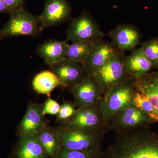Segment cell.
<instances>
[{"label":"cell","instance_id":"cell-1","mask_svg":"<svg viewBox=\"0 0 158 158\" xmlns=\"http://www.w3.org/2000/svg\"><path fill=\"white\" fill-rule=\"evenodd\" d=\"M150 125L115 131L114 141L98 158H158V134Z\"/></svg>","mask_w":158,"mask_h":158},{"label":"cell","instance_id":"cell-2","mask_svg":"<svg viewBox=\"0 0 158 158\" xmlns=\"http://www.w3.org/2000/svg\"><path fill=\"white\" fill-rule=\"evenodd\" d=\"M62 147L82 151H101L106 129H63L56 127Z\"/></svg>","mask_w":158,"mask_h":158},{"label":"cell","instance_id":"cell-3","mask_svg":"<svg viewBox=\"0 0 158 158\" xmlns=\"http://www.w3.org/2000/svg\"><path fill=\"white\" fill-rule=\"evenodd\" d=\"M136 91L134 80L131 77L107 91L101 101L102 113L105 120H110L116 113L132 106Z\"/></svg>","mask_w":158,"mask_h":158},{"label":"cell","instance_id":"cell-4","mask_svg":"<svg viewBox=\"0 0 158 158\" xmlns=\"http://www.w3.org/2000/svg\"><path fill=\"white\" fill-rule=\"evenodd\" d=\"M42 30L38 17L23 9L9 13V20L2 29V32L4 38L20 36L35 37Z\"/></svg>","mask_w":158,"mask_h":158},{"label":"cell","instance_id":"cell-5","mask_svg":"<svg viewBox=\"0 0 158 158\" xmlns=\"http://www.w3.org/2000/svg\"><path fill=\"white\" fill-rule=\"evenodd\" d=\"M66 41L95 43L103 40L105 34L88 12L84 11L72 20L66 32Z\"/></svg>","mask_w":158,"mask_h":158},{"label":"cell","instance_id":"cell-6","mask_svg":"<svg viewBox=\"0 0 158 158\" xmlns=\"http://www.w3.org/2000/svg\"><path fill=\"white\" fill-rule=\"evenodd\" d=\"M63 129H109V120H105L101 102L90 106L79 109L72 117L61 123Z\"/></svg>","mask_w":158,"mask_h":158},{"label":"cell","instance_id":"cell-7","mask_svg":"<svg viewBox=\"0 0 158 158\" xmlns=\"http://www.w3.org/2000/svg\"><path fill=\"white\" fill-rule=\"evenodd\" d=\"M125 58L124 52H120L92 75L101 86L104 94L116 84L130 77L125 68Z\"/></svg>","mask_w":158,"mask_h":158},{"label":"cell","instance_id":"cell-8","mask_svg":"<svg viewBox=\"0 0 158 158\" xmlns=\"http://www.w3.org/2000/svg\"><path fill=\"white\" fill-rule=\"evenodd\" d=\"M67 90L73 96L74 104L77 110L98 103L104 95L101 86L88 73L78 84Z\"/></svg>","mask_w":158,"mask_h":158},{"label":"cell","instance_id":"cell-9","mask_svg":"<svg viewBox=\"0 0 158 158\" xmlns=\"http://www.w3.org/2000/svg\"><path fill=\"white\" fill-rule=\"evenodd\" d=\"M51 71L58 77L59 86L67 89L78 84L88 73L83 62L66 58L50 65Z\"/></svg>","mask_w":158,"mask_h":158},{"label":"cell","instance_id":"cell-10","mask_svg":"<svg viewBox=\"0 0 158 158\" xmlns=\"http://www.w3.org/2000/svg\"><path fill=\"white\" fill-rule=\"evenodd\" d=\"M153 123L143 111L134 104L119 111L109 120V129H131Z\"/></svg>","mask_w":158,"mask_h":158},{"label":"cell","instance_id":"cell-11","mask_svg":"<svg viewBox=\"0 0 158 158\" xmlns=\"http://www.w3.org/2000/svg\"><path fill=\"white\" fill-rule=\"evenodd\" d=\"M48 123L43 113V105L30 102L19 126L18 135L19 138L29 136L35 137Z\"/></svg>","mask_w":158,"mask_h":158},{"label":"cell","instance_id":"cell-12","mask_svg":"<svg viewBox=\"0 0 158 158\" xmlns=\"http://www.w3.org/2000/svg\"><path fill=\"white\" fill-rule=\"evenodd\" d=\"M121 52L112 43L102 40L93 44L83 64L88 73L93 75L110 59Z\"/></svg>","mask_w":158,"mask_h":158},{"label":"cell","instance_id":"cell-13","mask_svg":"<svg viewBox=\"0 0 158 158\" xmlns=\"http://www.w3.org/2000/svg\"><path fill=\"white\" fill-rule=\"evenodd\" d=\"M70 11V5L66 0H47L43 12L38 17L41 29L65 22Z\"/></svg>","mask_w":158,"mask_h":158},{"label":"cell","instance_id":"cell-14","mask_svg":"<svg viewBox=\"0 0 158 158\" xmlns=\"http://www.w3.org/2000/svg\"><path fill=\"white\" fill-rule=\"evenodd\" d=\"M108 36L112 43L123 52L133 51L140 43L141 34L135 26L118 25L110 31Z\"/></svg>","mask_w":158,"mask_h":158},{"label":"cell","instance_id":"cell-15","mask_svg":"<svg viewBox=\"0 0 158 158\" xmlns=\"http://www.w3.org/2000/svg\"><path fill=\"white\" fill-rule=\"evenodd\" d=\"M68 46L66 41L48 40L38 46L36 52L50 65L67 58Z\"/></svg>","mask_w":158,"mask_h":158},{"label":"cell","instance_id":"cell-16","mask_svg":"<svg viewBox=\"0 0 158 158\" xmlns=\"http://www.w3.org/2000/svg\"><path fill=\"white\" fill-rule=\"evenodd\" d=\"M124 64L128 74L133 79L141 77L153 68L141 47L134 49L128 56H126Z\"/></svg>","mask_w":158,"mask_h":158},{"label":"cell","instance_id":"cell-17","mask_svg":"<svg viewBox=\"0 0 158 158\" xmlns=\"http://www.w3.org/2000/svg\"><path fill=\"white\" fill-rule=\"evenodd\" d=\"M133 80L136 90L149 98L158 117V69Z\"/></svg>","mask_w":158,"mask_h":158},{"label":"cell","instance_id":"cell-18","mask_svg":"<svg viewBox=\"0 0 158 158\" xmlns=\"http://www.w3.org/2000/svg\"><path fill=\"white\" fill-rule=\"evenodd\" d=\"M15 158H49L35 136L19 138L15 152Z\"/></svg>","mask_w":158,"mask_h":158},{"label":"cell","instance_id":"cell-19","mask_svg":"<svg viewBox=\"0 0 158 158\" xmlns=\"http://www.w3.org/2000/svg\"><path fill=\"white\" fill-rule=\"evenodd\" d=\"M49 158H58L62 149L56 128L46 126L35 136Z\"/></svg>","mask_w":158,"mask_h":158},{"label":"cell","instance_id":"cell-20","mask_svg":"<svg viewBox=\"0 0 158 158\" xmlns=\"http://www.w3.org/2000/svg\"><path fill=\"white\" fill-rule=\"evenodd\" d=\"M59 85L58 77L49 70L39 73L34 77L32 81V87L36 92L45 94L48 97H50L52 91Z\"/></svg>","mask_w":158,"mask_h":158},{"label":"cell","instance_id":"cell-21","mask_svg":"<svg viewBox=\"0 0 158 158\" xmlns=\"http://www.w3.org/2000/svg\"><path fill=\"white\" fill-rule=\"evenodd\" d=\"M94 44L84 42H73L72 44H69L67 58L83 63L92 49Z\"/></svg>","mask_w":158,"mask_h":158},{"label":"cell","instance_id":"cell-22","mask_svg":"<svg viewBox=\"0 0 158 158\" xmlns=\"http://www.w3.org/2000/svg\"><path fill=\"white\" fill-rule=\"evenodd\" d=\"M133 104L145 113L153 123H158V117L155 109L146 95L136 90Z\"/></svg>","mask_w":158,"mask_h":158},{"label":"cell","instance_id":"cell-23","mask_svg":"<svg viewBox=\"0 0 158 158\" xmlns=\"http://www.w3.org/2000/svg\"><path fill=\"white\" fill-rule=\"evenodd\" d=\"M141 47L153 68L158 69V37H154L141 44Z\"/></svg>","mask_w":158,"mask_h":158},{"label":"cell","instance_id":"cell-24","mask_svg":"<svg viewBox=\"0 0 158 158\" xmlns=\"http://www.w3.org/2000/svg\"><path fill=\"white\" fill-rule=\"evenodd\" d=\"M102 151H82L66 149L62 147L58 158H98Z\"/></svg>","mask_w":158,"mask_h":158},{"label":"cell","instance_id":"cell-25","mask_svg":"<svg viewBox=\"0 0 158 158\" xmlns=\"http://www.w3.org/2000/svg\"><path fill=\"white\" fill-rule=\"evenodd\" d=\"M74 103L65 101L61 105L60 111L56 115L57 121L60 123L70 119L77 111Z\"/></svg>","mask_w":158,"mask_h":158},{"label":"cell","instance_id":"cell-26","mask_svg":"<svg viewBox=\"0 0 158 158\" xmlns=\"http://www.w3.org/2000/svg\"><path fill=\"white\" fill-rule=\"evenodd\" d=\"M60 108L61 105L56 101L48 97L43 105L44 114L57 115L60 111Z\"/></svg>","mask_w":158,"mask_h":158},{"label":"cell","instance_id":"cell-27","mask_svg":"<svg viewBox=\"0 0 158 158\" xmlns=\"http://www.w3.org/2000/svg\"><path fill=\"white\" fill-rule=\"evenodd\" d=\"M11 12L20 9H24V0H3Z\"/></svg>","mask_w":158,"mask_h":158},{"label":"cell","instance_id":"cell-28","mask_svg":"<svg viewBox=\"0 0 158 158\" xmlns=\"http://www.w3.org/2000/svg\"><path fill=\"white\" fill-rule=\"evenodd\" d=\"M0 12L9 14L11 12V11L3 0H0Z\"/></svg>","mask_w":158,"mask_h":158},{"label":"cell","instance_id":"cell-29","mask_svg":"<svg viewBox=\"0 0 158 158\" xmlns=\"http://www.w3.org/2000/svg\"><path fill=\"white\" fill-rule=\"evenodd\" d=\"M4 38L2 34V30L0 29V41H1L3 39H4Z\"/></svg>","mask_w":158,"mask_h":158}]
</instances>
